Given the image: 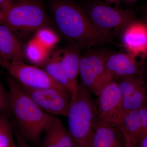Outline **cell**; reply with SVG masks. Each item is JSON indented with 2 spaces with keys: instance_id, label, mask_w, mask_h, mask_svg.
<instances>
[{
  "instance_id": "6da1fadb",
  "label": "cell",
  "mask_w": 147,
  "mask_h": 147,
  "mask_svg": "<svg viewBox=\"0 0 147 147\" xmlns=\"http://www.w3.org/2000/svg\"><path fill=\"white\" fill-rule=\"evenodd\" d=\"M52 10L55 24L65 38L80 47L102 45L113 40L97 30L82 6L68 0H57Z\"/></svg>"
},
{
  "instance_id": "7a4b0ae2",
  "label": "cell",
  "mask_w": 147,
  "mask_h": 147,
  "mask_svg": "<svg viewBox=\"0 0 147 147\" xmlns=\"http://www.w3.org/2000/svg\"><path fill=\"white\" fill-rule=\"evenodd\" d=\"M7 83L9 111L15 119L18 132L29 144L37 146L42 134L56 117L37 105L12 77Z\"/></svg>"
},
{
  "instance_id": "3957f363",
  "label": "cell",
  "mask_w": 147,
  "mask_h": 147,
  "mask_svg": "<svg viewBox=\"0 0 147 147\" xmlns=\"http://www.w3.org/2000/svg\"><path fill=\"white\" fill-rule=\"evenodd\" d=\"M92 94L78 84L67 116L68 129L76 147H92L99 118L96 101Z\"/></svg>"
},
{
  "instance_id": "277c9868",
  "label": "cell",
  "mask_w": 147,
  "mask_h": 147,
  "mask_svg": "<svg viewBox=\"0 0 147 147\" xmlns=\"http://www.w3.org/2000/svg\"><path fill=\"white\" fill-rule=\"evenodd\" d=\"M82 8L95 28L113 40L137 20L132 9L113 7L100 1H91Z\"/></svg>"
},
{
  "instance_id": "5b68a950",
  "label": "cell",
  "mask_w": 147,
  "mask_h": 147,
  "mask_svg": "<svg viewBox=\"0 0 147 147\" xmlns=\"http://www.w3.org/2000/svg\"><path fill=\"white\" fill-rule=\"evenodd\" d=\"M47 22L42 5L35 0L11 3L0 12V23L13 32L38 30L45 28Z\"/></svg>"
},
{
  "instance_id": "8992f818",
  "label": "cell",
  "mask_w": 147,
  "mask_h": 147,
  "mask_svg": "<svg viewBox=\"0 0 147 147\" xmlns=\"http://www.w3.org/2000/svg\"><path fill=\"white\" fill-rule=\"evenodd\" d=\"M110 54L105 50H91L81 56L80 84L96 96H98L104 86L105 64Z\"/></svg>"
},
{
  "instance_id": "52a82bcc",
  "label": "cell",
  "mask_w": 147,
  "mask_h": 147,
  "mask_svg": "<svg viewBox=\"0 0 147 147\" xmlns=\"http://www.w3.org/2000/svg\"><path fill=\"white\" fill-rule=\"evenodd\" d=\"M0 66L24 86L33 89L52 88L68 90L53 81L44 69L28 65L22 61L6 60L0 57Z\"/></svg>"
},
{
  "instance_id": "ba28073f",
  "label": "cell",
  "mask_w": 147,
  "mask_h": 147,
  "mask_svg": "<svg viewBox=\"0 0 147 147\" xmlns=\"http://www.w3.org/2000/svg\"><path fill=\"white\" fill-rule=\"evenodd\" d=\"M19 84L32 100L46 113L53 115L67 116L71 102V93L68 90L52 88L33 89Z\"/></svg>"
},
{
  "instance_id": "9c48e42d",
  "label": "cell",
  "mask_w": 147,
  "mask_h": 147,
  "mask_svg": "<svg viewBox=\"0 0 147 147\" xmlns=\"http://www.w3.org/2000/svg\"><path fill=\"white\" fill-rule=\"evenodd\" d=\"M96 101L98 118L119 127L124 113L123 97L115 81L105 85L100 90Z\"/></svg>"
},
{
  "instance_id": "30bf717a",
  "label": "cell",
  "mask_w": 147,
  "mask_h": 147,
  "mask_svg": "<svg viewBox=\"0 0 147 147\" xmlns=\"http://www.w3.org/2000/svg\"><path fill=\"white\" fill-rule=\"evenodd\" d=\"M121 42L127 53L142 63L147 58V21L137 20L126 27L121 35Z\"/></svg>"
},
{
  "instance_id": "8fae6325",
  "label": "cell",
  "mask_w": 147,
  "mask_h": 147,
  "mask_svg": "<svg viewBox=\"0 0 147 147\" xmlns=\"http://www.w3.org/2000/svg\"><path fill=\"white\" fill-rule=\"evenodd\" d=\"M142 75L136 58L128 53L110 54L106 61L103 84L117 82L125 76Z\"/></svg>"
},
{
  "instance_id": "7c38bea8",
  "label": "cell",
  "mask_w": 147,
  "mask_h": 147,
  "mask_svg": "<svg viewBox=\"0 0 147 147\" xmlns=\"http://www.w3.org/2000/svg\"><path fill=\"white\" fill-rule=\"evenodd\" d=\"M92 147H125L119 127L98 118Z\"/></svg>"
},
{
  "instance_id": "4fadbf2b",
  "label": "cell",
  "mask_w": 147,
  "mask_h": 147,
  "mask_svg": "<svg viewBox=\"0 0 147 147\" xmlns=\"http://www.w3.org/2000/svg\"><path fill=\"white\" fill-rule=\"evenodd\" d=\"M41 147H76L73 138L60 119L56 117L45 132Z\"/></svg>"
},
{
  "instance_id": "5bb4252c",
  "label": "cell",
  "mask_w": 147,
  "mask_h": 147,
  "mask_svg": "<svg viewBox=\"0 0 147 147\" xmlns=\"http://www.w3.org/2000/svg\"><path fill=\"white\" fill-rule=\"evenodd\" d=\"M119 128L124 140L125 147H136L143 138L138 110L125 113Z\"/></svg>"
},
{
  "instance_id": "9a60e30c",
  "label": "cell",
  "mask_w": 147,
  "mask_h": 147,
  "mask_svg": "<svg viewBox=\"0 0 147 147\" xmlns=\"http://www.w3.org/2000/svg\"><path fill=\"white\" fill-rule=\"evenodd\" d=\"M79 49V47L75 45L72 48L57 52L61 67L76 92L79 84L77 78L81 57Z\"/></svg>"
},
{
  "instance_id": "2e32d148",
  "label": "cell",
  "mask_w": 147,
  "mask_h": 147,
  "mask_svg": "<svg viewBox=\"0 0 147 147\" xmlns=\"http://www.w3.org/2000/svg\"><path fill=\"white\" fill-rule=\"evenodd\" d=\"M21 45L13 32L0 23V57L8 61H23Z\"/></svg>"
},
{
  "instance_id": "e0dca14e",
  "label": "cell",
  "mask_w": 147,
  "mask_h": 147,
  "mask_svg": "<svg viewBox=\"0 0 147 147\" xmlns=\"http://www.w3.org/2000/svg\"><path fill=\"white\" fill-rule=\"evenodd\" d=\"M43 69L53 81L70 92L71 99L74 97L76 92L61 67L57 52L47 59L43 65Z\"/></svg>"
},
{
  "instance_id": "ac0fdd59",
  "label": "cell",
  "mask_w": 147,
  "mask_h": 147,
  "mask_svg": "<svg viewBox=\"0 0 147 147\" xmlns=\"http://www.w3.org/2000/svg\"><path fill=\"white\" fill-rule=\"evenodd\" d=\"M147 104V85L145 84L134 93L123 98V105L124 114L137 111Z\"/></svg>"
},
{
  "instance_id": "d6986e66",
  "label": "cell",
  "mask_w": 147,
  "mask_h": 147,
  "mask_svg": "<svg viewBox=\"0 0 147 147\" xmlns=\"http://www.w3.org/2000/svg\"><path fill=\"white\" fill-rule=\"evenodd\" d=\"M117 82L123 98L132 94L145 84L142 75L125 76Z\"/></svg>"
},
{
  "instance_id": "ffe728a7",
  "label": "cell",
  "mask_w": 147,
  "mask_h": 147,
  "mask_svg": "<svg viewBox=\"0 0 147 147\" xmlns=\"http://www.w3.org/2000/svg\"><path fill=\"white\" fill-rule=\"evenodd\" d=\"M47 49L42 46L36 39L30 41L26 48L27 58L33 63L44 65L47 61Z\"/></svg>"
},
{
  "instance_id": "44dd1931",
  "label": "cell",
  "mask_w": 147,
  "mask_h": 147,
  "mask_svg": "<svg viewBox=\"0 0 147 147\" xmlns=\"http://www.w3.org/2000/svg\"><path fill=\"white\" fill-rule=\"evenodd\" d=\"M7 114H0V147H16Z\"/></svg>"
},
{
  "instance_id": "7402d4cb",
  "label": "cell",
  "mask_w": 147,
  "mask_h": 147,
  "mask_svg": "<svg viewBox=\"0 0 147 147\" xmlns=\"http://www.w3.org/2000/svg\"><path fill=\"white\" fill-rule=\"evenodd\" d=\"M35 39L47 50L53 47L59 40L54 32L45 27L38 30Z\"/></svg>"
},
{
  "instance_id": "603a6c76",
  "label": "cell",
  "mask_w": 147,
  "mask_h": 147,
  "mask_svg": "<svg viewBox=\"0 0 147 147\" xmlns=\"http://www.w3.org/2000/svg\"><path fill=\"white\" fill-rule=\"evenodd\" d=\"M9 111L8 94H7L0 82V114H6Z\"/></svg>"
},
{
  "instance_id": "cb8c5ba5",
  "label": "cell",
  "mask_w": 147,
  "mask_h": 147,
  "mask_svg": "<svg viewBox=\"0 0 147 147\" xmlns=\"http://www.w3.org/2000/svg\"><path fill=\"white\" fill-rule=\"evenodd\" d=\"M138 111L143 137L147 134V104L140 108Z\"/></svg>"
},
{
  "instance_id": "d4e9b609",
  "label": "cell",
  "mask_w": 147,
  "mask_h": 147,
  "mask_svg": "<svg viewBox=\"0 0 147 147\" xmlns=\"http://www.w3.org/2000/svg\"><path fill=\"white\" fill-rule=\"evenodd\" d=\"M16 147H32L19 134L18 131L16 134Z\"/></svg>"
},
{
  "instance_id": "484cf974",
  "label": "cell",
  "mask_w": 147,
  "mask_h": 147,
  "mask_svg": "<svg viewBox=\"0 0 147 147\" xmlns=\"http://www.w3.org/2000/svg\"><path fill=\"white\" fill-rule=\"evenodd\" d=\"M11 3L8 0H0V12Z\"/></svg>"
},
{
  "instance_id": "4316f807",
  "label": "cell",
  "mask_w": 147,
  "mask_h": 147,
  "mask_svg": "<svg viewBox=\"0 0 147 147\" xmlns=\"http://www.w3.org/2000/svg\"><path fill=\"white\" fill-rule=\"evenodd\" d=\"M136 147H147V134L143 137Z\"/></svg>"
},
{
  "instance_id": "83f0119b",
  "label": "cell",
  "mask_w": 147,
  "mask_h": 147,
  "mask_svg": "<svg viewBox=\"0 0 147 147\" xmlns=\"http://www.w3.org/2000/svg\"><path fill=\"white\" fill-rule=\"evenodd\" d=\"M121 1V0H105V3L110 5L112 4L117 3H119Z\"/></svg>"
},
{
  "instance_id": "f1b7e54d",
  "label": "cell",
  "mask_w": 147,
  "mask_h": 147,
  "mask_svg": "<svg viewBox=\"0 0 147 147\" xmlns=\"http://www.w3.org/2000/svg\"><path fill=\"white\" fill-rule=\"evenodd\" d=\"M124 1H125L128 4L132 5L134 4L139 0H124Z\"/></svg>"
},
{
  "instance_id": "f546056e",
  "label": "cell",
  "mask_w": 147,
  "mask_h": 147,
  "mask_svg": "<svg viewBox=\"0 0 147 147\" xmlns=\"http://www.w3.org/2000/svg\"><path fill=\"white\" fill-rule=\"evenodd\" d=\"M8 1H9L11 3H12V2L13 1H21V0H8Z\"/></svg>"
},
{
  "instance_id": "4dcf8cb0",
  "label": "cell",
  "mask_w": 147,
  "mask_h": 147,
  "mask_svg": "<svg viewBox=\"0 0 147 147\" xmlns=\"http://www.w3.org/2000/svg\"><path fill=\"white\" fill-rule=\"evenodd\" d=\"M146 60H147V58Z\"/></svg>"
}]
</instances>
